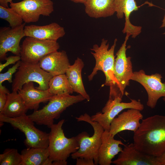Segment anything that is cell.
Here are the masks:
<instances>
[{"instance_id": "1", "label": "cell", "mask_w": 165, "mask_h": 165, "mask_svg": "<svg viewBox=\"0 0 165 165\" xmlns=\"http://www.w3.org/2000/svg\"><path fill=\"white\" fill-rule=\"evenodd\" d=\"M133 139L140 151L154 157L161 156L165 152V116L155 115L142 119Z\"/></svg>"}, {"instance_id": "2", "label": "cell", "mask_w": 165, "mask_h": 165, "mask_svg": "<svg viewBox=\"0 0 165 165\" xmlns=\"http://www.w3.org/2000/svg\"><path fill=\"white\" fill-rule=\"evenodd\" d=\"M117 41L114 40L113 44L108 49L109 43L108 40L103 38L101 45H93L90 50L93 52L91 53L95 59V66L91 73L88 76L89 81L92 80L98 71H102L105 77L104 85L110 86L108 100L112 101L116 98H122L119 94L116 87V83L114 74L115 60L114 51Z\"/></svg>"}, {"instance_id": "3", "label": "cell", "mask_w": 165, "mask_h": 165, "mask_svg": "<svg viewBox=\"0 0 165 165\" xmlns=\"http://www.w3.org/2000/svg\"><path fill=\"white\" fill-rule=\"evenodd\" d=\"M85 100L80 94L75 96L69 94L54 95L42 108L34 111L28 116L37 124L50 128L54 124V120L58 119L67 108Z\"/></svg>"}, {"instance_id": "4", "label": "cell", "mask_w": 165, "mask_h": 165, "mask_svg": "<svg viewBox=\"0 0 165 165\" xmlns=\"http://www.w3.org/2000/svg\"><path fill=\"white\" fill-rule=\"evenodd\" d=\"M75 119L78 122L84 121L90 124L93 128L94 132L91 136L86 131L82 132L76 136L79 148L71 155V157L73 159L78 158L93 159L95 164L97 165L98 152L104 130L97 122L92 121L91 116L86 113L76 117Z\"/></svg>"}, {"instance_id": "5", "label": "cell", "mask_w": 165, "mask_h": 165, "mask_svg": "<svg viewBox=\"0 0 165 165\" xmlns=\"http://www.w3.org/2000/svg\"><path fill=\"white\" fill-rule=\"evenodd\" d=\"M64 121L62 119L50 128L48 148L49 158L52 162L66 161L70 155L79 148L76 136L68 138L65 136L62 128Z\"/></svg>"}, {"instance_id": "6", "label": "cell", "mask_w": 165, "mask_h": 165, "mask_svg": "<svg viewBox=\"0 0 165 165\" xmlns=\"http://www.w3.org/2000/svg\"><path fill=\"white\" fill-rule=\"evenodd\" d=\"M0 123L10 124L25 134L24 143L28 147L47 148L49 144V134L37 128L34 122L26 114L11 118L0 115Z\"/></svg>"}, {"instance_id": "7", "label": "cell", "mask_w": 165, "mask_h": 165, "mask_svg": "<svg viewBox=\"0 0 165 165\" xmlns=\"http://www.w3.org/2000/svg\"><path fill=\"white\" fill-rule=\"evenodd\" d=\"M53 76L42 69L39 63H30L21 61L20 65L15 75L12 85V91H18L25 83L30 82L37 83L36 88L40 90L49 89V82Z\"/></svg>"}, {"instance_id": "8", "label": "cell", "mask_w": 165, "mask_h": 165, "mask_svg": "<svg viewBox=\"0 0 165 165\" xmlns=\"http://www.w3.org/2000/svg\"><path fill=\"white\" fill-rule=\"evenodd\" d=\"M60 47L57 41L27 37L20 46L21 61L30 63H39L46 55L58 51Z\"/></svg>"}, {"instance_id": "9", "label": "cell", "mask_w": 165, "mask_h": 165, "mask_svg": "<svg viewBox=\"0 0 165 165\" xmlns=\"http://www.w3.org/2000/svg\"><path fill=\"white\" fill-rule=\"evenodd\" d=\"M10 6L21 16L25 23L38 21L41 15L50 16L54 11L51 0H23L12 2Z\"/></svg>"}, {"instance_id": "10", "label": "cell", "mask_w": 165, "mask_h": 165, "mask_svg": "<svg viewBox=\"0 0 165 165\" xmlns=\"http://www.w3.org/2000/svg\"><path fill=\"white\" fill-rule=\"evenodd\" d=\"M130 35L126 34L125 40L116 53L114 65V74L118 91L123 97L125 90L129 85L130 80L133 74L131 58L127 57L126 44Z\"/></svg>"}, {"instance_id": "11", "label": "cell", "mask_w": 165, "mask_h": 165, "mask_svg": "<svg viewBox=\"0 0 165 165\" xmlns=\"http://www.w3.org/2000/svg\"><path fill=\"white\" fill-rule=\"evenodd\" d=\"M122 98L118 97L110 102H107L101 112H97L91 116V120L99 123L104 130L109 131L112 121L123 110L134 108L141 111L144 108L139 100L131 99L130 102L127 103L122 102Z\"/></svg>"}, {"instance_id": "12", "label": "cell", "mask_w": 165, "mask_h": 165, "mask_svg": "<svg viewBox=\"0 0 165 165\" xmlns=\"http://www.w3.org/2000/svg\"><path fill=\"white\" fill-rule=\"evenodd\" d=\"M162 78L160 74L148 75L141 70L133 72L131 79V80L138 82L145 88L148 95L147 105L152 108L155 107L160 98L165 97V82H162Z\"/></svg>"}, {"instance_id": "13", "label": "cell", "mask_w": 165, "mask_h": 165, "mask_svg": "<svg viewBox=\"0 0 165 165\" xmlns=\"http://www.w3.org/2000/svg\"><path fill=\"white\" fill-rule=\"evenodd\" d=\"M25 23L15 28L4 27L0 29V59L5 60L7 53L10 52L20 56L21 39L25 36L24 28Z\"/></svg>"}, {"instance_id": "14", "label": "cell", "mask_w": 165, "mask_h": 165, "mask_svg": "<svg viewBox=\"0 0 165 165\" xmlns=\"http://www.w3.org/2000/svg\"><path fill=\"white\" fill-rule=\"evenodd\" d=\"M118 158L112 161L116 165H158L156 157L138 150L133 143L125 145Z\"/></svg>"}, {"instance_id": "15", "label": "cell", "mask_w": 165, "mask_h": 165, "mask_svg": "<svg viewBox=\"0 0 165 165\" xmlns=\"http://www.w3.org/2000/svg\"><path fill=\"white\" fill-rule=\"evenodd\" d=\"M140 111L134 108H129L116 117L112 121L109 132L114 136L124 130L135 132L140 127V121L143 116Z\"/></svg>"}, {"instance_id": "16", "label": "cell", "mask_w": 165, "mask_h": 165, "mask_svg": "<svg viewBox=\"0 0 165 165\" xmlns=\"http://www.w3.org/2000/svg\"><path fill=\"white\" fill-rule=\"evenodd\" d=\"M40 67L53 76L65 74L70 64L66 52L64 50L50 53L39 61Z\"/></svg>"}, {"instance_id": "17", "label": "cell", "mask_w": 165, "mask_h": 165, "mask_svg": "<svg viewBox=\"0 0 165 165\" xmlns=\"http://www.w3.org/2000/svg\"><path fill=\"white\" fill-rule=\"evenodd\" d=\"M114 136L109 131L104 130L101 136V143L98 154V164L100 165H110L112 160L123 148L119 145H125L121 140L114 139Z\"/></svg>"}, {"instance_id": "18", "label": "cell", "mask_w": 165, "mask_h": 165, "mask_svg": "<svg viewBox=\"0 0 165 165\" xmlns=\"http://www.w3.org/2000/svg\"><path fill=\"white\" fill-rule=\"evenodd\" d=\"M24 31L26 37L55 41L65 34L64 28L55 22L43 26L33 24L25 26Z\"/></svg>"}, {"instance_id": "19", "label": "cell", "mask_w": 165, "mask_h": 165, "mask_svg": "<svg viewBox=\"0 0 165 165\" xmlns=\"http://www.w3.org/2000/svg\"><path fill=\"white\" fill-rule=\"evenodd\" d=\"M28 109L38 110L40 103L48 101L53 96L48 90H38L35 87L33 82L24 84L18 91Z\"/></svg>"}, {"instance_id": "20", "label": "cell", "mask_w": 165, "mask_h": 165, "mask_svg": "<svg viewBox=\"0 0 165 165\" xmlns=\"http://www.w3.org/2000/svg\"><path fill=\"white\" fill-rule=\"evenodd\" d=\"M138 8L135 0H118L116 11L117 17L118 19H121L124 15L125 16V22L122 32L129 34L133 38L141 32L142 27L133 25L130 20L131 13L138 10Z\"/></svg>"}, {"instance_id": "21", "label": "cell", "mask_w": 165, "mask_h": 165, "mask_svg": "<svg viewBox=\"0 0 165 165\" xmlns=\"http://www.w3.org/2000/svg\"><path fill=\"white\" fill-rule=\"evenodd\" d=\"M118 0H88L84 4L86 13L98 18L113 15L116 13Z\"/></svg>"}, {"instance_id": "22", "label": "cell", "mask_w": 165, "mask_h": 165, "mask_svg": "<svg viewBox=\"0 0 165 165\" xmlns=\"http://www.w3.org/2000/svg\"><path fill=\"white\" fill-rule=\"evenodd\" d=\"M84 66L82 59L78 57L73 64L69 67L65 74L74 91L81 95L89 101L90 97L85 90L82 78L81 72Z\"/></svg>"}, {"instance_id": "23", "label": "cell", "mask_w": 165, "mask_h": 165, "mask_svg": "<svg viewBox=\"0 0 165 165\" xmlns=\"http://www.w3.org/2000/svg\"><path fill=\"white\" fill-rule=\"evenodd\" d=\"M21 154V165H52L48 147H28L22 150Z\"/></svg>"}, {"instance_id": "24", "label": "cell", "mask_w": 165, "mask_h": 165, "mask_svg": "<svg viewBox=\"0 0 165 165\" xmlns=\"http://www.w3.org/2000/svg\"><path fill=\"white\" fill-rule=\"evenodd\" d=\"M28 110L18 91H12L7 94L6 103L0 115L11 118H16L25 114Z\"/></svg>"}, {"instance_id": "25", "label": "cell", "mask_w": 165, "mask_h": 165, "mask_svg": "<svg viewBox=\"0 0 165 165\" xmlns=\"http://www.w3.org/2000/svg\"><path fill=\"white\" fill-rule=\"evenodd\" d=\"M48 90L53 95L70 94L74 92L65 74L53 76L49 81Z\"/></svg>"}, {"instance_id": "26", "label": "cell", "mask_w": 165, "mask_h": 165, "mask_svg": "<svg viewBox=\"0 0 165 165\" xmlns=\"http://www.w3.org/2000/svg\"><path fill=\"white\" fill-rule=\"evenodd\" d=\"M0 18L7 21L11 28H15L23 24L21 16L11 8L0 6Z\"/></svg>"}, {"instance_id": "27", "label": "cell", "mask_w": 165, "mask_h": 165, "mask_svg": "<svg viewBox=\"0 0 165 165\" xmlns=\"http://www.w3.org/2000/svg\"><path fill=\"white\" fill-rule=\"evenodd\" d=\"M22 157L17 149L6 148L0 154V165H21Z\"/></svg>"}, {"instance_id": "28", "label": "cell", "mask_w": 165, "mask_h": 165, "mask_svg": "<svg viewBox=\"0 0 165 165\" xmlns=\"http://www.w3.org/2000/svg\"><path fill=\"white\" fill-rule=\"evenodd\" d=\"M21 60L16 63V64L11 68H9L8 71L4 73L0 74V87L2 86V83L5 81H7L10 83H12L13 75L18 69Z\"/></svg>"}, {"instance_id": "29", "label": "cell", "mask_w": 165, "mask_h": 165, "mask_svg": "<svg viewBox=\"0 0 165 165\" xmlns=\"http://www.w3.org/2000/svg\"><path fill=\"white\" fill-rule=\"evenodd\" d=\"M6 62L4 64L0 63V72L2 71L5 67L11 64H15L18 61L21 60L20 56H11L6 57L5 59Z\"/></svg>"}, {"instance_id": "30", "label": "cell", "mask_w": 165, "mask_h": 165, "mask_svg": "<svg viewBox=\"0 0 165 165\" xmlns=\"http://www.w3.org/2000/svg\"><path fill=\"white\" fill-rule=\"evenodd\" d=\"M10 93L5 86L0 89V112L3 110L7 100V94Z\"/></svg>"}, {"instance_id": "31", "label": "cell", "mask_w": 165, "mask_h": 165, "mask_svg": "<svg viewBox=\"0 0 165 165\" xmlns=\"http://www.w3.org/2000/svg\"><path fill=\"white\" fill-rule=\"evenodd\" d=\"M76 165H95L93 159L84 158H78L76 159Z\"/></svg>"}, {"instance_id": "32", "label": "cell", "mask_w": 165, "mask_h": 165, "mask_svg": "<svg viewBox=\"0 0 165 165\" xmlns=\"http://www.w3.org/2000/svg\"><path fill=\"white\" fill-rule=\"evenodd\" d=\"M158 165H165V152L161 156L156 157Z\"/></svg>"}, {"instance_id": "33", "label": "cell", "mask_w": 165, "mask_h": 165, "mask_svg": "<svg viewBox=\"0 0 165 165\" xmlns=\"http://www.w3.org/2000/svg\"><path fill=\"white\" fill-rule=\"evenodd\" d=\"M12 0H0V6L3 7L8 8V3L12 2Z\"/></svg>"}, {"instance_id": "34", "label": "cell", "mask_w": 165, "mask_h": 165, "mask_svg": "<svg viewBox=\"0 0 165 165\" xmlns=\"http://www.w3.org/2000/svg\"><path fill=\"white\" fill-rule=\"evenodd\" d=\"M67 164L66 161H53L52 165H66Z\"/></svg>"}, {"instance_id": "35", "label": "cell", "mask_w": 165, "mask_h": 165, "mask_svg": "<svg viewBox=\"0 0 165 165\" xmlns=\"http://www.w3.org/2000/svg\"><path fill=\"white\" fill-rule=\"evenodd\" d=\"M75 3H80L84 4L88 0H69Z\"/></svg>"}, {"instance_id": "36", "label": "cell", "mask_w": 165, "mask_h": 165, "mask_svg": "<svg viewBox=\"0 0 165 165\" xmlns=\"http://www.w3.org/2000/svg\"><path fill=\"white\" fill-rule=\"evenodd\" d=\"M165 27V13L162 20V23L160 27V28Z\"/></svg>"}, {"instance_id": "37", "label": "cell", "mask_w": 165, "mask_h": 165, "mask_svg": "<svg viewBox=\"0 0 165 165\" xmlns=\"http://www.w3.org/2000/svg\"><path fill=\"white\" fill-rule=\"evenodd\" d=\"M163 100L165 102V97H164V98H163Z\"/></svg>"}, {"instance_id": "38", "label": "cell", "mask_w": 165, "mask_h": 165, "mask_svg": "<svg viewBox=\"0 0 165 165\" xmlns=\"http://www.w3.org/2000/svg\"><path fill=\"white\" fill-rule=\"evenodd\" d=\"M163 34H165V32L163 33Z\"/></svg>"}]
</instances>
